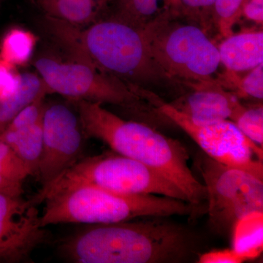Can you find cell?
I'll use <instances>...</instances> for the list:
<instances>
[{"instance_id": "obj_1", "label": "cell", "mask_w": 263, "mask_h": 263, "mask_svg": "<svg viewBox=\"0 0 263 263\" xmlns=\"http://www.w3.org/2000/svg\"><path fill=\"white\" fill-rule=\"evenodd\" d=\"M169 217L88 226L66 238L59 250L64 259L76 263L197 262L202 237Z\"/></svg>"}, {"instance_id": "obj_2", "label": "cell", "mask_w": 263, "mask_h": 263, "mask_svg": "<svg viewBox=\"0 0 263 263\" xmlns=\"http://www.w3.org/2000/svg\"><path fill=\"white\" fill-rule=\"evenodd\" d=\"M43 19L46 29L76 62L132 86L153 91L157 88L182 91L183 85L167 75L152 57L143 29L112 17L84 29L47 15Z\"/></svg>"}, {"instance_id": "obj_3", "label": "cell", "mask_w": 263, "mask_h": 263, "mask_svg": "<svg viewBox=\"0 0 263 263\" xmlns=\"http://www.w3.org/2000/svg\"><path fill=\"white\" fill-rule=\"evenodd\" d=\"M74 102L86 138L100 140L119 155L155 170L176 185L196 209L206 201L205 186L190 169V155L181 142L146 123L118 117L101 103Z\"/></svg>"}, {"instance_id": "obj_4", "label": "cell", "mask_w": 263, "mask_h": 263, "mask_svg": "<svg viewBox=\"0 0 263 263\" xmlns=\"http://www.w3.org/2000/svg\"><path fill=\"white\" fill-rule=\"evenodd\" d=\"M41 214L46 228L67 223L111 224L148 216H193L198 209L179 199L155 195H124L95 186H77L46 200Z\"/></svg>"}, {"instance_id": "obj_5", "label": "cell", "mask_w": 263, "mask_h": 263, "mask_svg": "<svg viewBox=\"0 0 263 263\" xmlns=\"http://www.w3.org/2000/svg\"><path fill=\"white\" fill-rule=\"evenodd\" d=\"M152 57L164 72L183 86L218 84L219 49L200 24L171 8L143 29Z\"/></svg>"}, {"instance_id": "obj_6", "label": "cell", "mask_w": 263, "mask_h": 263, "mask_svg": "<svg viewBox=\"0 0 263 263\" xmlns=\"http://www.w3.org/2000/svg\"><path fill=\"white\" fill-rule=\"evenodd\" d=\"M83 186L124 195H161L188 202L176 185L155 170L114 151L83 157L56 179L43 185L31 200L38 205L62 192Z\"/></svg>"}, {"instance_id": "obj_7", "label": "cell", "mask_w": 263, "mask_h": 263, "mask_svg": "<svg viewBox=\"0 0 263 263\" xmlns=\"http://www.w3.org/2000/svg\"><path fill=\"white\" fill-rule=\"evenodd\" d=\"M34 67L48 93L76 100L109 104L125 110L138 121L149 125L166 123L155 105L138 91L114 76L82 62H63L43 57Z\"/></svg>"}, {"instance_id": "obj_8", "label": "cell", "mask_w": 263, "mask_h": 263, "mask_svg": "<svg viewBox=\"0 0 263 263\" xmlns=\"http://www.w3.org/2000/svg\"><path fill=\"white\" fill-rule=\"evenodd\" d=\"M194 162L206 190L209 226L213 231L227 234L243 216L263 212V180L219 163L202 152H197Z\"/></svg>"}, {"instance_id": "obj_9", "label": "cell", "mask_w": 263, "mask_h": 263, "mask_svg": "<svg viewBox=\"0 0 263 263\" xmlns=\"http://www.w3.org/2000/svg\"><path fill=\"white\" fill-rule=\"evenodd\" d=\"M152 100L159 113L191 137L208 157L263 180L262 148L251 141L234 122L228 119L195 124L157 93H152Z\"/></svg>"}, {"instance_id": "obj_10", "label": "cell", "mask_w": 263, "mask_h": 263, "mask_svg": "<svg viewBox=\"0 0 263 263\" xmlns=\"http://www.w3.org/2000/svg\"><path fill=\"white\" fill-rule=\"evenodd\" d=\"M86 139L78 113L64 104L46 105L42 156L37 175L42 186L82 158Z\"/></svg>"}, {"instance_id": "obj_11", "label": "cell", "mask_w": 263, "mask_h": 263, "mask_svg": "<svg viewBox=\"0 0 263 263\" xmlns=\"http://www.w3.org/2000/svg\"><path fill=\"white\" fill-rule=\"evenodd\" d=\"M49 238L37 205L0 192V262H25Z\"/></svg>"}, {"instance_id": "obj_12", "label": "cell", "mask_w": 263, "mask_h": 263, "mask_svg": "<svg viewBox=\"0 0 263 263\" xmlns=\"http://www.w3.org/2000/svg\"><path fill=\"white\" fill-rule=\"evenodd\" d=\"M190 89L169 103L195 124L232 121L243 107L235 95L216 83L195 84Z\"/></svg>"}, {"instance_id": "obj_13", "label": "cell", "mask_w": 263, "mask_h": 263, "mask_svg": "<svg viewBox=\"0 0 263 263\" xmlns=\"http://www.w3.org/2000/svg\"><path fill=\"white\" fill-rule=\"evenodd\" d=\"M218 49L227 71L238 73L252 70L263 64L262 30L232 34L224 37Z\"/></svg>"}, {"instance_id": "obj_14", "label": "cell", "mask_w": 263, "mask_h": 263, "mask_svg": "<svg viewBox=\"0 0 263 263\" xmlns=\"http://www.w3.org/2000/svg\"><path fill=\"white\" fill-rule=\"evenodd\" d=\"M48 94L47 87L39 75L25 72L17 76L14 87L0 95V135L21 110L40 96Z\"/></svg>"}, {"instance_id": "obj_15", "label": "cell", "mask_w": 263, "mask_h": 263, "mask_svg": "<svg viewBox=\"0 0 263 263\" xmlns=\"http://www.w3.org/2000/svg\"><path fill=\"white\" fill-rule=\"evenodd\" d=\"M0 138L23 162L30 176L37 177L43 152V119L29 127L5 130L0 135Z\"/></svg>"}, {"instance_id": "obj_16", "label": "cell", "mask_w": 263, "mask_h": 263, "mask_svg": "<svg viewBox=\"0 0 263 263\" xmlns=\"http://www.w3.org/2000/svg\"><path fill=\"white\" fill-rule=\"evenodd\" d=\"M46 15L79 27L94 22L104 5L95 0H34Z\"/></svg>"}, {"instance_id": "obj_17", "label": "cell", "mask_w": 263, "mask_h": 263, "mask_svg": "<svg viewBox=\"0 0 263 263\" xmlns=\"http://www.w3.org/2000/svg\"><path fill=\"white\" fill-rule=\"evenodd\" d=\"M172 8L171 0H117L112 18L144 29Z\"/></svg>"}, {"instance_id": "obj_18", "label": "cell", "mask_w": 263, "mask_h": 263, "mask_svg": "<svg viewBox=\"0 0 263 263\" xmlns=\"http://www.w3.org/2000/svg\"><path fill=\"white\" fill-rule=\"evenodd\" d=\"M263 212L250 213L235 223L233 249L246 261L255 259L262 251Z\"/></svg>"}, {"instance_id": "obj_19", "label": "cell", "mask_w": 263, "mask_h": 263, "mask_svg": "<svg viewBox=\"0 0 263 263\" xmlns=\"http://www.w3.org/2000/svg\"><path fill=\"white\" fill-rule=\"evenodd\" d=\"M28 176H30L28 169L0 138V192L22 196L24 183Z\"/></svg>"}, {"instance_id": "obj_20", "label": "cell", "mask_w": 263, "mask_h": 263, "mask_svg": "<svg viewBox=\"0 0 263 263\" xmlns=\"http://www.w3.org/2000/svg\"><path fill=\"white\" fill-rule=\"evenodd\" d=\"M247 1L216 0L213 10V21L223 37L233 34V27L243 15V7Z\"/></svg>"}, {"instance_id": "obj_21", "label": "cell", "mask_w": 263, "mask_h": 263, "mask_svg": "<svg viewBox=\"0 0 263 263\" xmlns=\"http://www.w3.org/2000/svg\"><path fill=\"white\" fill-rule=\"evenodd\" d=\"M232 122L245 136L257 146H263V108L262 105L258 106H243Z\"/></svg>"}, {"instance_id": "obj_22", "label": "cell", "mask_w": 263, "mask_h": 263, "mask_svg": "<svg viewBox=\"0 0 263 263\" xmlns=\"http://www.w3.org/2000/svg\"><path fill=\"white\" fill-rule=\"evenodd\" d=\"M216 0H176L172 8L179 14L200 24L206 30L205 24L213 18Z\"/></svg>"}, {"instance_id": "obj_23", "label": "cell", "mask_w": 263, "mask_h": 263, "mask_svg": "<svg viewBox=\"0 0 263 263\" xmlns=\"http://www.w3.org/2000/svg\"><path fill=\"white\" fill-rule=\"evenodd\" d=\"M33 45L34 41L30 34L22 30H14L5 39V57L15 63L27 61L32 53Z\"/></svg>"}, {"instance_id": "obj_24", "label": "cell", "mask_w": 263, "mask_h": 263, "mask_svg": "<svg viewBox=\"0 0 263 263\" xmlns=\"http://www.w3.org/2000/svg\"><path fill=\"white\" fill-rule=\"evenodd\" d=\"M45 98L46 95L40 96L26 106L23 110H21L5 130H17L32 126L41 120L46 105L45 103Z\"/></svg>"}, {"instance_id": "obj_25", "label": "cell", "mask_w": 263, "mask_h": 263, "mask_svg": "<svg viewBox=\"0 0 263 263\" xmlns=\"http://www.w3.org/2000/svg\"><path fill=\"white\" fill-rule=\"evenodd\" d=\"M245 259L232 249H216L200 254L197 263H241Z\"/></svg>"}, {"instance_id": "obj_26", "label": "cell", "mask_w": 263, "mask_h": 263, "mask_svg": "<svg viewBox=\"0 0 263 263\" xmlns=\"http://www.w3.org/2000/svg\"><path fill=\"white\" fill-rule=\"evenodd\" d=\"M243 15L249 20L262 25L263 0H248L243 7Z\"/></svg>"}, {"instance_id": "obj_27", "label": "cell", "mask_w": 263, "mask_h": 263, "mask_svg": "<svg viewBox=\"0 0 263 263\" xmlns=\"http://www.w3.org/2000/svg\"><path fill=\"white\" fill-rule=\"evenodd\" d=\"M95 1L98 2V3H100V4L105 5L107 3H108V0H95Z\"/></svg>"}, {"instance_id": "obj_28", "label": "cell", "mask_w": 263, "mask_h": 263, "mask_svg": "<svg viewBox=\"0 0 263 263\" xmlns=\"http://www.w3.org/2000/svg\"><path fill=\"white\" fill-rule=\"evenodd\" d=\"M171 5H172V6H173V5H174L175 2H176V0H171Z\"/></svg>"}, {"instance_id": "obj_29", "label": "cell", "mask_w": 263, "mask_h": 263, "mask_svg": "<svg viewBox=\"0 0 263 263\" xmlns=\"http://www.w3.org/2000/svg\"><path fill=\"white\" fill-rule=\"evenodd\" d=\"M0 2H1V0H0Z\"/></svg>"}]
</instances>
